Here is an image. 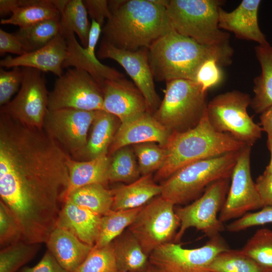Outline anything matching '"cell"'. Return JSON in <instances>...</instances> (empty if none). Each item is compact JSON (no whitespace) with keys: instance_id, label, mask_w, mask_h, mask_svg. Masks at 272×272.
<instances>
[{"instance_id":"cell-1","label":"cell","mask_w":272,"mask_h":272,"mask_svg":"<svg viewBox=\"0 0 272 272\" xmlns=\"http://www.w3.org/2000/svg\"><path fill=\"white\" fill-rule=\"evenodd\" d=\"M68 154L42 129L0 114V196L18 220L22 240L46 243L69 184Z\"/></svg>"},{"instance_id":"cell-2","label":"cell","mask_w":272,"mask_h":272,"mask_svg":"<svg viewBox=\"0 0 272 272\" xmlns=\"http://www.w3.org/2000/svg\"><path fill=\"white\" fill-rule=\"evenodd\" d=\"M168 1H108L111 16L102 28L103 40L118 48H148L173 29L166 6Z\"/></svg>"},{"instance_id":"cell-3","label":"cell","mask_w":272,"mask_h":272,"mask_svg":"<svg viewBox=\"0 0 272 272\" xmlns=\"http://www.w3.org/2000/svg\"><path fill=\"white\" fill-rule=\"evenodd\" d=\"M147 49L154 78L166 82L175 79L194 81L198 68L205 60L215 58L221 66L229 65L234 52L229 43L202 45L174 29Z\"/></svg>"},{"instance_id":"cell-4","label":"cell","mask_w":272,"mask_h":272,"mask_svg":"<svg viewBox=\"0 0 272 272\" xmlns=\"http://www.w3.org/2000/svg\"><path fill=\"white\" fill-rule=\"evenodd\" d=\"M245 146L229 133L214 129L209 121L206 110L194 127L172 132L164 146L165 161L155 178L166 180L187 165L238 151Z\"/></svg>"},{"instance_id":"cell-5","label":"cell","mask_w":272,"mask_h":272,"mask_svg":"<svg viewBox=\"0 0 272 272\" xmlns=\"http://www.w3.org/2000/svg\"><path fill=\"white\" fill-rule=\"evenodd\" d=\"M239 151L196 161L175 172L161 184V196L174 205L199 197L211 184L231 178Z\"/></svg>"},{"instance_id":"cell-6","label":"cell","mask_w":272,"mask_h":272,"mask_svg":"<svg viewBox=\"0 0 272 272\" xmlns=\"http://www.w3.org/2000/svg\"><path fill=\"white\" fill-rule=\"evenodd\" d=\"M220 0H170L166 6L173 29L205 45L229 43L228 33L219 27Z\"/></svg>"},{"instance_id":"cell-7","label":"cell","mask_w":272,"mask_h":272,"mask_svg":"<svg viewBox=\"0 0 272 272\" xmlns=\"http://www.w3.org/2000/svg\"><path fill=\"white\" fill-rule=\"evenodd\" d=\"M164 93L154 116L172 131L194 127L207 110V92L194 81L175 79L166 82Z\"/></svg>"},{"instance_id":"cell-8","label":"cell","mask_w":272,"mask_h":272,"mask_svg":"<svg viewBox=\"0 0 272 272\" xmlns=\"http://www.w3.org/2000/svg\"><path fill=\"white\" fill-rule=\"evenodd\" d=\"M251 99L248 94L238 90L217 95L207 104L209 122L217 131L229 133L252 146L260 138L263 129L247 112Z\"/></svg>"},{"instance_id":"cell-9","label":"cell","mask_w":272,"mask_h":272,"mask_svg":"<svg viewBox=\"0 0 272 272\" xmlns=\"http://www.w3.org/2000/svg\"><path fill=\"white\" fill-rule=\"evenodd\" d=\"M230 178L220 179L209 186L192 203L176 209L180 226L174 242H179L187 230L194 228L211 238L225 229L218 214L223 208L229 188Z\"/></svg>"},{"instance_id":"cell-10","label":"cell","mask_w":272,"mask_h":272,"mask_svg":"<svg viewBox=\"0 0 272 272\" xmlns=\"http://www.w3.org/2000/svg\"><path fill=\"white\" fill-rule=\"evenodd\" d=\"M174 205L161 195L144 206L128 230L149 255L157 248L172 242L180 222Z\"/></svg>"},{"instance_id":"cell-11","label":"cell","mask_w":272,"mask_h":272,"mask_svg":"<svg viewBox=\"0 0 272 272\" xmlns=\"http://www.w3.org/2000/svg\"><path fill=\"white\" fill-rule=\"evenodd\" d=\"M102 87L87 72L68 69L56 80L49 93L48 110L71 108L85 111L103 110Z\"/></svg>"},{"instance_id":"cell-12","label":"cell","mask_w":272,"mask_h":272,"mask_svg":"<svg viewBox=\"0 0 272 272\" xmlns=\"http://www.w3.org/2000/svg\"><path fill=\"white\" fill-rule=\"evenodd\" d=\"M228 248L220 235L195 248H185L170 242L155 249L149 255V262L159 272H210L208 266L212 260Z\"/></svg>"},{"instance_id":"cell-13","label":"cell","mask_w":272,"mask_h":272,"mask_svg":"<svg viewBox=\"0 0 272 272\" xmlns=\"http://www.w3.org/2000/svg\"><path fill=\"white\" fill-rule=\"evenodd\" d=\"M23 80L14 99L1 107L5 114L23 124L42 129L48 111L49 93L41 72L30 67H23Z\"/></svg>"},{"instance_id":"cell-14","label":"cell","mask_w":272,"mask_h":272,"mask_svg":"<svg viewBox=\"0 0 272 272\" xmlns=\"http://www.w3.org/2000/svg\"><path fill=\"white\" fill-rule=\"evenodd\" d=\"M96 111L71 108L48 110L43 129L77 160L86 146Z\"/></svg>"},{"instance_id":"cell-15","label":"cell","mask_w":272,"mask_h":272,"mask_svg":"<svg viewBox=\"0 0 272 272\" xmlns=\"http://www.w3.org/2000/svg\"><path fill=\"white\" fill-rule=\"evenodd\" d=\"M251 147L246 145L239 151L227 197L219 215L220 221L223 223L263 207L255 182L251 177Z\"/></svg>"},{"instance_id":"cell-16","label":"cell","mask_w":272,"mask_h":272,"mask_svg":"<svg viewBox=\"0 0 272 272\" xmlns=\"http://www.w3.org/2000/svg\"><path fill=\"white\" fill-rule=\"evenodd\" d=\"M97 55L100 59H113L122 66L144 96L149 110L158 107L159 98L155 88L147 48L134 51L122 49L102 39Z\"/></svg>"},{"instance_id":"cell-17","label":"cell","mask_w":272,"mask_h":272,"mask_svg":"<svg viewBox=\"0 0 272 272\" xmlns=\"http://www.w3.org/2000/svg\"><path fill=\"white\" fill-rule=\"evenodd\" d=\"M102 90L103 110L115 116L121 123L132 120L149 112L142 93L123 78L106 80Z\"/></svg>"},{"instance_id":"cell-18","label":"cell","mask_w":272,"mask_h":272,"mask_svg":"<svg viewBox=\"0 0 272 272\" xmlns=\"http://www.w3.org/2000/svg\"><path fill=\"white\" fill-rule=\"evenodd\" d=\"M67 44V56L63 63V69L73 66L88 73L103 88L106 80H117L123 78L115 69L101 63L95 54L98 40L90 37L86 47L78 41L72 31L60 29Z\"/></svg>"},{"instance_id":"cell-19","label":"cell","mask_w":272,"mask_h":272,"mask_svg":"<svg viewBox=\"0 0 272 272\" xmlns=\"http://www.w3.org/2000/svg\"><path fill=\"white\" fill-rule=\"evenodd\" d=\"M172 132L148 112L120 124L109 148V156L130 145L153 142L164 147Z\"/></svg>"},{"instance_id":"cell-20","label":"cell","mask_w":272,"mask_h":272,"mask_svg":"<svg viewBox=\"0 0 272 272\" xmlns=\"http://www.w3.org/2000/svg\"><path fill=\"white\" fill-rule=\"evenodd\" d=\"M67 56V44L64 37L59 33L43 47L22 55L13 57L8 55L1 60V67H30L41 72H51L59 77L63 63Z\"/></svg>"},{"instance_id":"cell-21","label":"cell","mask_w":272,"mask_h":272,"mask_svg":"<svg viewBox=\"0 0 272 272\" xmlns=\"http://www.w3.org/2000/svg\"><path fill=\"white\" fill-rule=\"evenodd\" d=\"M260 0H243L231 12L219 10V27L234 33L239 39L251 40L259 45H268L264 34L259 28L258 12Z\"/></svg>"},{"instance_id":"cell-22","label":"cell","mask_w":272,"mask_h":272,"mask_svg":"<svg viewBox=\"0 0 272 272\" xmlns=\"http://www.w3.org/2000/svg\"><path fill=\"white\" fill-rule=\"evenodd\" d=\"M48 250L67 272H74L86 259L93 246L80 240L68 230L56 226L46 243Z\"/></svg>"},{"instance_id":"cell-23","label":"cell","mask_w":272,"mask_h":272,"mask_svg":"<svg viewBox=\"0 0 272 272\" xmlns=\"http://www.w3.org/2000/svg\"><path fill=\"white\" fill-rule=\"evenodd\" d=\"M101 217L66 199L56 226L68 230L82 242L94 246L98 236Z\"/></svg>"},{"instance_id":"cell-24","label":"cell","mask_w":272,"mask_h":272,"mask_svg":"<svg viewBox=\"0 0 272 272\" xmlns=\"http://www.w3.org/2000/svg\"><path fill=\"white\" fill-rule=\"evenodd\" d=\"M110 162L108 155L88 160H78L70 156L67 160L70 181L65 200L72 192L84 186L95 183L106 186Z\"/></svg>"},{"instance_id":"cell-25","label":"cell","mask_w":272,"mask_h":272,"mask_svg":"<svg viewBox=\"0 0 272 272\" xmlns=\"http://www.w3.org/2000/svg\"><path fill=\"white\" fill-rule=\"evenodd\" d=\"M112 210H129L143 207L154 197L161 195L162 187L153 180L151 174L142 176L127 185L111 189Z\"/></svg>"},{"instance_id":"cell-26","label":"cell","mask_w":272,"mask_h":272,"mask_svg":"<svg viewBox=\"0 0 272 272\" xmlns=\"http://www.w3.org/2000/svg\"><path fill=\"white\" fill-rule=\"evenodd\" d=\"M117 119L103 110L96 111L86 146L78 160H88L108 155L117 131Z\"/></svg>"},{"instance_id":"cell-27","label":"cell","mask_w":272,"mask_h":272,"mask_svg":"<svg viewBox=\"0 0 272 272\" xmlns=\"http://www.w3.org/2000/svg\"><path fill=\"white\" fill-rule=\"evenodd\" d=\"M261 72L253 80L254 97L250 106L256 113L272 106V46L258 45L254 47Z\"/></svg>"},{"instance_id":"cell-28","label":"cell","mask_w":272,"mask_h":272,"mask_svg":"<svg viewBox=\"0 0 272 272\" xmlns=\"http://www.w3.org/2000/svg\"><path fill=\"white\" fill-rule=\"evenodd\" d=\"M112 243L119 272H142L150 265L149 256L128 230Z\"/></svg>"},{"instance_id":"cell-29","label":"cell","mask_w":272,"mask_h":272,"mask_svg":"<svg viewBox=\"0 0 272 272\" xmlns=\"http://www.w3.org/2000/svg\"><path fill=\"white\" fill-rule=\"evenodd\" d=\"M60 19V14L52 0H23L9 18L2 19V25L23 28L49 19Z\"/></svg>"},{"instance_id":"cell-30","label":"cell","mask_w":272,"mask_h":272,"mask_svg":"<svg viewBox=\"0 0 272 272\" xmlns=\"http://www.w3.org/2000/svg\"><path fill=\"white\" fill-rule=\"evenodd\" d=\"M66 199L101 216L112 210L113 201L111 190L99 183L82 187L70 194Z\"/></svg>"},{"instance_id":"cell-31","label":"cell","mask_w":272,"mask_h":272,"mask_svg":"<svg viewBox=\"0 0 272 272\" xmlns=\"http://www.w3.org/2000/svg\"><path fill=\"white\" fill-rule=\"evenodd\" d=\"M142 207L112 210L102 216L98 236L94 246L100 248L111 244L132 223Z\"/></svg>"},{"instance_id":"cell-32","label":"cell","mask_w":272,"mask_h":272,"mask_svg":"<svg viewBox=\"0 0 272 272\" xmlns=\"http://www.w3.org/2000/svg\"><path fill=\"white\" fill-rule=\"evenodd\" d=\"M60 19H49L25 27L15 33L26 53L38 50L60 33Z\"/></svg>"},{"instance_id":"cell-33","label":"cell","mask_w":272,"mask_h":272,"mask_svg":"<svg viewBox=\"0 0 272 272\" xmlns=\"http://www.w3.org/2000/svg\"><path fill=\"white\" fill-rule=\"evenodd\" d=\"M60 29L70 31L78 36L82 45L86 47L91 24L83 1L68 0L60 12Z\"/></svg>"},{"instance_id":"cell-34","label":"cell","mask_w":272,"mask_h":272,"mask_svg":"<svg viewBox=\"0 0 272 272\" xmlns=\"http://www.w3.org/2000/svg\"><path fill=\"white\" fill-rule=\"evenodd\" d=\"M208 270L210 272H267L241 249L229 248L214 258Z\"/></svg>"},{"instance_id":"cell-35","label":"cell","mask_w":272,"mask_h":272,"mask_svg":"<svg viewBox=\"0 0 272 272\" xmlns=\"http://www.w3.org/2000/svg\"><path fill=\"white\" fill-rule=\"evenodd\" d=\"M133 152L128 146L112 154L108 169L109 182L130 183L140 178L139 165Z\"/></svg>"},{"instance_id":"cell-36","label":"cell","mask_w":272,"mask_h":272,"mask_svg":"<svg viewBox=\"0 0 272 272\" xmlns=\"http://www.w3.org/2000/svg\"><path fill=\"white\" fill-rule=\"evenodd\" d=\"M241 250L267 272H272L271 230H257Z\"/></svg>"},{"instance_id":"cell-37","label":"cell","mask_w":272,"mask_h":272,"mask_svg":"<svg viewBox=\"0 0 272 272\" xmlns=\"http://www.w3.org/2000/svg\"><path fill=\"white\" fill-rule=\"evenodd\" d=\"M38 245L21 240L2 249L0 272H16L34 257Z\"/></svg>"},{"instance_id":"cell-38","label":"cell","mask_w":272,"mask_h":272,"mask_svg":"<svg viewBox=\"0 0 272 272\" xmlns=\"http://www.w3.org/2000/svg\"><path fill=\"white\" fill-rule=\"evenodd\" d=\"M74 272H119L112 243L100 248L93 246Z\"/></svg>"},{"instance_id":"cell-39","label":"cell","mask_w":272,"mask_h":272,"mask_svg":"<svg viewBox=\"0 0 272 272\" xmlns=\"http://www.w3.org/2000/svg\"><path fill=\"white\" fill-rule=\"evenodd\" d=\"M133 151L138 158L140 172L142 176L158 171L165 161V148L156 143L147 142L133 145Z\"/></svg>"},{"instance_id":"cell-40","label":"cell","mask_w":272,"mask_h":272,"mask_svg":"<svg viewBox=\"0 0 272 272\" xmlns=\"http://www.w3.org/2000/svg\"><path fill=\"white\" fill-rule=\"evenodd\" d=\"M21 226L11 210L0 201V244L4 248L22 240Z\"/></svg>"},{"instance_id":"cell-41","label":"cell","mask_w":272,"mask_h":272,"mask_svg":"<svg viewBox=\"0 0 272 272\" xmlns=\"http://www.w3.org/2000/svg\"><path fill=\"white\" fill-rule=\"evenodd\" d=\"M221 65L215 58L205 60L198 68L194 79L202 90L207 92L208 90L216 86L223 79Z\"/></svg>"},{"instance_id":"cell-42","label":"cell","mask_w":272,"mask_h":272,"mask_svg":"<svg viewBox=\"0 0 272 272\" xmlns=\"http://www.w3.org/2000/svg\"><path fill=\"white\" fill-rule=\"evenodd\" d=\"M23 80L22 69L14 67L11 71L0 69V105L8 104L13 95L20 89Z\"/></svg>"},{"instance_id":"cell-43","label":"cell","mask_w":272,"mask_h":272,"mask_svg":"<svg viewBox=\"0 0 272 272\" xmlns=\"http://www.w3.org/2000/svg\"><path fill=\"white\" fill-rule=\"evenodd\" d=\"M272 223V207H264L260 210L248 213L229 223L227 231L237 232L252 227Z\"/></svg>"},{"instance_id":"cell-44","label":"cell","mask_w":272,"mask_h":272,"mask_svg":"<svg viewBox=\"0 0 272 272\" xmlns=\"http://www.w3.org/2000/svg\"><path fill=\"white\" fill-rule=\"evenodd\" d=\"M83 2L92 20L95 21L103 27L105 20H108L111 14L108 1L85 0Z\"/></svg>"},{"instance_id":"cell-45","label":"cell","mask_w":272,"mask_h":272,"mask_svg":"<svg viewBox=\"0 0 272 272\" xmlns=\"http://www.w3.org/2000/svg\"><path fill=\"white\" fill-rule=\"evenodd\" d=\"M11 53L22 55L26 53L24 47L15 34L0 29V54Z\"/></svg>"},{"instance_id":"cell-46","label":"cell","mask_w":272,"mask_h":272,"mask_svg":"<svg viewBox=\"0 0 272 272\" xmlns=\"http://www.w3.org/2000/svg\"><path fill=\"white\" fill-rule=\"evenodd\" d=\"M21 272H67L47 250L38 263L32 267H25Z\"/></svg>"},{"instance_id":"cell-47","label":"cell","mask_w":272,"mask_h":272,"mask_svg":"<svg viewBox=\"0 0 272 272\" xmlns=\"http://www.w3.org/2000/svg\"><path fill=\"white\" fill-rule=\"evenodd\" d=\"M255 184L264 207H272V174L264 171Z\"/></svg>"},{"instance_id":"cell-48","label":"cell","mask_w":272,"mask_h":272,"mask_svg":"<svg viewBox=\"0 0 272 272\" xmlns=\"http://www.w3.org/2000/svg\"><path fill=\"white\" fill-rule=\"evenodd\" d=\"M260 125L263 131L266 132L267 140H272V106L261 113Z\"/></svg>"},{"instance_id":"cell-49","label":"cell","mask_w":272,"mask_h":272,"mask_svg":"<svg viewBox=\"0 0 272 272\" xmlns=\"http://www.w3.org/2000/svg\"><path fill=\"white\" fill-rule=\"evenodd\" d=\"M23 4V0H0L1 17L12 13Z\"/></svg>"},{"instance_id":"cell-50","label":"cell","mask_w":272,"mask_h":272,"mask_svg":"<svg viewBox=\"0 0 272 272\" xmlns=\"http://www.w3.org/2000/svg\"><path fill=\"white\" fill-rule=\"evenodd\" d=\"M267 146L270 153V160L264 171L272 174V140H267Z\"/></svg>"},{"instance_id":"cell-51","label":"cell","mask_w":272,"mask_h":272,"mask_svg":"<svg viewBox=\"0 0 272 272\" xmlns=\"http://www.w3.org/2000/svg\"><path fill=\"white\" fill-rule=\"evenodd\" d=\"M142 272H159L154 267L150 264L148 267Z\"/></svg>"}]
</instances>
